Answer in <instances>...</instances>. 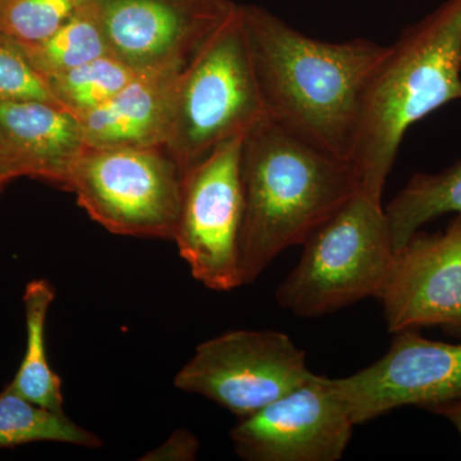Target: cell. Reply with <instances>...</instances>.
Returning <instances> with one entry per match:
<instances>
[{"label":"cell","instance_id":"cell-1","mask_svg":"<svg viewBox=\"0 0 461 461\" xmlns=\"http://www.w3.org/2000/svg\"><path fill=\"white\" fill-rule=\"evenodd\" d=\"M267 115L308 144L350 160L366 87L387 45L317 41L240 5Z\"/></svg>","mask_w":461,"mask_h":461},{"label":"cell","instance_id":"cell-2","mask_svg":"<svg viewBox=\"0 0 461 461\" xmlns=\"http://www.w3.org/2000/svg\"><path fill=\"white\" fill-rule=\"evenodd\" d=\"M240 272L253 284L282 251L303 245L360 190L350 160L332 156L266 117L245 135Z\"/></svg>","mask_w":461,"mask_h":461},{"label":"cell","instance_id":"cell-3","mask_svg":"<svg viewBox=\"0 0 461 461\" xmlns=\"http://www.w3.org/2000/svg\"><path fill=\"white\" fill-rule=\"evenodd\" d=\"M461 100V0L406 27L373 74L350 162L360 190L381 200L406 131Z\"/></svg>","mask_w":461,"mask_h":461},{"label":"cell","instance_id":"cell-4","mask_svg":"<svg viewBox=\"0 0 461 461\" xmlns=\"http://www.w3.org/2000/svg\"><path fill=\"white\" fill-rule=\"evenodd\" d=\"M266 117L236 5L178 72L163 148L184 175L215 148L247 135Z\"/></svg>","mask_w":461,"mask_h":461},{"label":"cell","instance_id":"cell-5","mask_svg":"<svg viewBox=\"0 0 461 461\" xmlns=\"http://www.w3.org/2000/svg\"><path fill=\"white\" fill-rule=\"evenodd\" d=\"M303 247L299 264L276 293L282 308L303 318L377 297L395 253L381 200L362 190Z\"/></svg>","mask_w":461,"mask_h":461},{"label":"cell","instance_id":"cell-6","mask_svg":"<svg viewBox=\"0 0 461 461\" xmlns=\"http://www.w3.org/2000/svg\"><path fill=\"white\" fill-rule=\"evenodd\" d=\"M66 190L94 222L114 235L173 240L182 173L165 148L84 149Z\"/></svg>","mask_w":461,"mask_h":461},{"label":"cell","instance_id":"cell-7","mask_svg":"<svg viewBox=\"0 0 461 461\" xmlns=\"http://www.w3.org/2000/svg\"><path fill=\"white\" fill-rule=\"evenodd\" d=\"M312 375L304 351L286 333L238 330L200 344L173 384L241 420L286 395Z\"/></svg>","mask_w":461,"mask_h":461},{"label":"cell","instance_id":"cell-8","mask_svg":"<svg viewBox=\"0 0 461 461\" xmlns=\"http://www.w3.org/2000/svg\"><path fill=\"white\" fill-rule=\"evenodd\" d=\"M244 138L224 142L182 175L180 215L172 241L193 277L218 293L242 286Z\"/></svg>","mask_w":461,"mask_h":461},{"label":"cell","instance_id":"cell-9","mask_svg":"<svg viewBox=\"0 0 461 461\" xmlns=\"http://www.w3.org/2000/svg\"><path fill=\"white\" fill-rule=\"evenodd\" d=\"M355 423L335 379L311 375L286 395L241 418L230 430L248 461H338Z\"/></svg>","mask_w":461,"mask_h":461},{"label":"cell","instance_id":"cell-10","mask_svg":"<svg viewBox=\"0 0 461 461\" xmlns=\"http://www.w3.org/2000/svg\"><path fill=\"white\" fill-rule=\"evenodd\" d=\"M108 53L133 71L182 68L236 7L230 0H87Z\"/></svg>","mask_w":461,"mask_h":461},{"label":"cell","instance_id":"cell-11","mask_svg":"<svg viewBox=\"0 0 461 461\" xmlns=\"http://www.w3.org/2000/svg\"><path fill=\"white\" fill-rule=\"evenodd\" d=\"M335 384L355 426L402 406L429 411L461 399V344L400 330L381 359Z\"/></svg>","mask_w":461,"mask_h":461},{"label":"cell","instance_id":"cell-12","mask_svg":"<svg viewBox=\"0 0 461 461\" xmlns=\"http://www.w3.org/2000/svg\"><path fill=\"white\" fill-rule=\"evenodd\" d=\"M377 299L388 330H461V215L442 232L417 233L393 253Z\"/></svg>","mask_w":461,"mask_h":461},{"label":"cell","instance_id":"cell-13","mask_svg":"<svg viewBox=\"0 0 461 461\" xmlns=\"http://www.w3.org/2000/svg\"><path fill=\"white\" fill-rule=\"evenodd\" d=\"M0 142L23 177L65 190L86 148L77 115L41 100H0Z\"/></svg>","mask_w":461,"mask_h":461},{"label":"cell","instance_id":"cell-14","mask_svg":"<svg viewBox=\"0 0 461 461\" xmlns=\"http://www.w3.org/2000/svg\"><path fill=\"white\" fill-rule=\"evenodd\" d=\"M181 68L141 72L100 107L77 115L87 147L163 148Z\"/></svg>","mask_w":461,"mask_h":461},{"label":"cell","instance_id":"cell-15","mask_svg":"<svg viewBox=\"0 0 461 461\" xmlns=\"http://www.w3.org/2000/svg\"><path fill=\"white\" fill-rule=\"evenodd\" d=\"M56 299L50 281L29 282L23 295L26 317V350L9 386L30 402L63 411L62 379L51 369L45 346L48 313Z\"/></svg>","mask_w":461,"mask_h":461},{"label":"cell","instance_id":"cell-16","mask_svg":"<svg viewBox=\"0 0 461 461\" xmlns=\"http://www.w3.org/2000/svg\"><path fill=\"white\" fill-rule=\"evenodd\" d=\"M384 212L395 251L430 221L461 215V162L438 173L412 176Z\"/></svg>","mask_w":461,"mask_h":461},{"label":"cell","instance_id":"cell-17","mask_svg":"<svg viewBox=\"0 0 461 461\" xmlns=\"http://www.w3.org/2000/svg\"><path fill=\"white\" fill-rule=\"evenodd\" d=\"M32 442H58L86 448L103 446L98 435L69 420L65 411L30 402L8 384L0 393V448Z\"/></svg>","mask_w":461,"mask_h":461},{"label":"cell","instance_id":"cell-18","mask_svg":"<svg viewBox=\"0 0 461 461\" xmlns=\"http://www.w3.org/2000/svg\"><path fill=\"white\" fill-rule=\"evenodd\" d=\"M21 47L45 80L108 54L102 26L87 0L50 38Z\"/></svg>","mask_w":461,"mask_h":461},{"label":"cell","instance_id":"cell-19","mask_svg":"<svg viewBox=\"0 0 461 461\" xmlns=\"http://www.w3.org/2000/svg\"><path fill=\"white\" fill-rule=\"evenodd\" d=\"M136 75L131 67L108 53L53 76L47 83L58 104L81 115L113 98Z\"/></svg>","mask_w":461,"mask_h":461},{"label":"cell","instance_id":"cell-20","mask_svg":"<svg viewBox=\"0 0 461 461\" xmlns=\"http://www.w3.org/2000/svg\"><path fill=\"white\" fill-rule=\"evenodd\" d=\"M85 0H3L0 33L20 45L45 41L69 20Z\"/></svg>","mask_w":461,"mask_h":461},{"label":"cell","instance_id":"cell-21","mask_svg":"<svg viewBox=\"0 0 461 461\" xmlns=\"http://www.w3.org/2000/svg\"><path fill=\"white\" fill-rule=\"evenodd\" d=\"M0 100L56 103L47 80L27 58L23 47L0 33Z\"/></svg>","mask_w":461,"mask_h":461},{"label":"cell","instance_id":"cell-22","mask_svg":"<svg viewBox=\"0 0 461 461\" xmlns=\"http://www.w3.org/2000/svg\"><path fill=\"white\" fill-rule=\"evenodd\" d=\"M198 450V438L189 430L181 429L173 433L165 444L141 457V460H194Z\"/></svg>","mask_w":461,"mask_h":461},{"label":"cell","instance_id":"cell-23","mask_svg":"<svg viewBox=\"0 0 461 461\" xmlns=\"http://www.w3.org/2000/svg\"><path fill=\"white\" fill-rule=\"evenodd\" d=\"M429 411L446 418L453 424L461 437V399L441 403V405H437L435 408H430Z\"/></svg>","mask_w":461,"mask_h":461},{"label":"cell","instance_id":"cell-24","mask_svg":"<svg viewBox=\"0 0 461 461\" xmlns=\"http://www.w3.org/2000/svg\"><path fill=\"white\" fill-rule=\"evenodd\" d=\"M23 177L17 167L14 165L11 158L8 157L7 151L3 148L0 142V191L5 189L9 182Z\"/></svg>","mask_w":461,"mask_h":461},{"label":"cell","instance_id":"cell-25","mask_svg":"<svg viewBox=\"0 0 461 461\" xmlns=\"http://www.w3.org/2000/svg\"><path fill=\"white\" fill-rule=\"evenodd\" d=\"M2 3H3V0H0V5H2Z\"/></svg>","mask_w":461,"mask_h":461}]
</instances>
